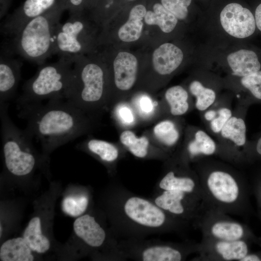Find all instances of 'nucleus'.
<instances>
[{
	"mask_svg": "<svg viewBox=\"0 0 261 261\" xmlns=\"http://www.w3.org/2000/svg\"><path fill=\"white\" fill-rule=\"evenodd\" d=\"M18 107V116L27 122L26 130L46 151L91 132L99 123L65 99Z\"/></svg>",
	"mask_w": 261,
	"mask_h": 261,
	"instance_id": "1",
	"label": "nucleus"
},
{
	"mask_svg": "<svg viewBox=\"0 0 261 261\" xmlns=\"http://www.w3.org/2000/svg\"><path fill=\"white\" fill-rule=\"evenodd\" d=\"M228 163L209 158L195 163L203 202L206 208L248 215L252 210L249 187L243 176Z\"/></svg>",
	"mask_w": 261,
	"mask_h": 261,
	"instance_id": "2",
	"label": "nucleus"
},
{
	"mask_svg": "<svg viewBox=\"0 0 261 261\" xmlns=\"http://www.w3.org/2000/svg\"><path fill=\"white\" fill-rule=\"evenodd\" d=\"M73 64L65 99L99 122L109 109L105 71L82 56L73 58Z\"/></svg>",
	"mask_w": 261,
	"mask_h": 261,
	"instance_id": "3",
	"label": "nucleus"
},
{
	"mask_svg": "<svg viewBox=\"0 0 261 261\" xmlns=\"http://www.w3.org/2000/svg\"><path fill=\"white\" fill-rule=\"evenodd\" d=\"M62 10L61 4H55L43 14L29 20L11 37L10 48L6 50L39 65L44 63L54 55V34L60 23Z\"/></svg>",
	"mask_w": 261,
	"mask_h": 261,
	"instance_id": "4",
	"label": "nucleus"
},
{
	"mask_svg": "<svg viewBox=\"0 0 261 261\" xmlns=\"http://www.w3.org/2000/svg\"><path fill=\"white\" fill-rule=\"evenodd\" d=\"M73 61V58L60 57L57 62L39 65L36 74L24 84L16 100L18 107L46 99H65Z\"/></svg>",
	"mask_w": 261,
	"mask_h": 261,
	"instance_id": "5",
	"label": "nucleus"
},
{
	"mask_svg": "<svg viewBox=\"0 0 261 261\" xmlns=\"http://www.w3.org/2000/svg\"><path fill=\"white\" fill-rule=\"evenodd\" d=\"M119 216L136 230L145 232L178 231L186 224L174 218L154 201L136 195H128L119 203Z\"/></svg>",
	"mask_w": 261,
	"mask_h": 261,
	"instance_id": "6",
	"label": "nucleus"
},
{
	"mask_svg": "<svg viewBox=\"0 0 261 261\" xmlns=\"http://www.w3.org/2000/svg\"><path fill=\"white\" fill-rule=\"evenodd\" d=\"M248 108L236 102L232 116L215 138L218 145L217 157L231 164L249 163L246 122Z\"/></svg>",
	"mask_w": 261,
	"mask_h": 261,
	"instance_id": "7",
	"label": "nucleus"
},
{
	"mask_svg": "<svg viewBox=\"0 0 261 261\" xmlns=\"http://www.w3.org/2000/svg\"><path fill=\"white\" fill-rule=\"evenodd\" d=\"M202 237L226 241L246 240L261 246V237L246 224L238 222L227 214L206 208L197 220Z\"/></svg>",
	"mask_w": 261,
	"mask_h": 261,
	"instance_id": "8",
	"label": "nucleus"
},
{
	"mask_svg": "<svg viewBox=\"0 0 261 261\" xmlns=\"http://www.w3.org/2000/svg\"><path fill=\"white\" fill-rule=\"evenodd\" d=\"M123 255L143 261H182L190 254L198 253L200 243L145 242L131 246L118 244Z\"/></svg>",
	"mask_w": 261,
	"mask_h": 261,
	"instance_id": "9",
	"label": "nucleus"
},
{
	"mask_svg": "<svg viewBox=\"0 0 261 261\" xmlns=\"http://www.w3.org/2000/svg\"><path fill=\"white\" fill-rule=\"evenodd\" d=\"M87 24L79 13H72L65 22L57 26L53 38V54L59 57L81 56L87 46Z\"/></svg>",
	"mask_w": 261,
	"mask_h": 261,
	"instance_id": "10",
	"label": "nucleus"
},
{
	"mask_svg": "<svg viewBox=\"0 0 261 261\" xmlns=\"http://www.w3.org/2000/svg\"><path fill=\"white\" fill-rule=\"evenodd\" d=\"M158 191H179L203 202L196 172L190 164L174 155L165 160V170L158 182Z\"/></svg>",
	"mask_w": 261,
	"mask_h": 261,
	"instance_id": "11",
	"label": "nucleus"
},
{
	"mask_svg": "<svg viewBox=\"0 0 261 261\" xmlns=\"http://www.w3.org/2000/svg\"><path fill=\"white\" fill-rule=\"evenodd\" d=\"M152 200L160 208L185 224L196 223L206 209L203 202L176 190H159Z\"/></svg>",
	"mask_w": 261,
	"mask_h": 261,
	"instance_id": "12",
	"label": "nucleus"
},
{
	"mask_svg": "<svg viewBox=\"0 0 261 261\" xmlns=\"http://www.w3.org/2000/svg\"><path fill=\"white\" fill-rule=\"evenodd\" d=\"M218 153L217 141L206 130L199 126L187 125L182 143L173 155L183 162L190 164L217 156Z\"/></svg>",
	"mask_w": 261,
	"mask_h": 261,
	"instance_id": "13",
	"label": "nucleus"
},
{
	"mask_svg": "<svg viewBox=\"0 0 261 261\" xmlns=\"http://www.w3.org/2000/svg\"><path fill=\"white\" fill-rule=\"evenodd\" d=\"M251 243L202 237L195 261H242L250 251Z\"/></svg>",
	"mask_w": 261,
	"mask_h": 261,
	"instance_id": "14",
	"label": "nucleus"
},
{
	"mask_svg": "<svg viewBox=\"0 0 261 261\" xmlns=\"http://www.w3.org/2000/svg\"><path fill=\"white\" fill-rule=\"evenodd\" d=\"M186 126L182 117H164L159 119L147 134L169 159L179 148Z\"/></svg>",
	"mask_w": 261,
	"mask_h": 261,
	"instance_id": "15",
	"label": "nucleus"
},
{
	"mask_svg": "<svg viewBox=\"0 0 261 261\" xmlns=\"http://www.w3.org/2000/svg\"><path fill=\"white\" fill-rule=\"evenodd\" d=\"M220 21L224 30L237 38L250 37L257 29L253 13L237 3L228 4L223 9Z\"/></svg>",
	"mask_w": 261,
	"mask_h": 261,
	"instance_id": "16",
	"label": "nucleus"
},
{
	"mask_svg": "<svg viewBox=\"0 0 261 261\" xmlns=\"http://www.w3.org/2000/svg\"><path fill=\"white\" fill-rule=\"evenodd\" d=\"M56 0H26L23 5L9 15L1 26V31L11 37L30 19L38 16L53 7Z\"/></svg>",
	"mask_w": 261,
	"mask_h": 261,
	"instance_id": "17",
	"label": "nucleus"
},
{
	"mask_svg": "<svg viewBox=\"0 0 261 261\" xmlns=\"http://www.w3.org/2000/svg\"><path fill=\"white\" fill-rule=\"evenodd\" d=\"M119 139L123 148L137 158H157L165 161L169 159L168 157L153 143L147 133L138 136L130 129H124L121 132Z\"/></svg>",
	"mask_w": 261,
	"mask_h": 261,
	"instance_id": "18",
	"label": "nucleus"
},
{
	"mask_svg": "<svg viewBox=\"0 0 261 261\" xmlns=\"http://www.w3.org/2000/svg\"><path fill=\"white\" fill-rule=\"evenodd\" d=\"M0 60V103H6L14 97L19 81L22 63L9 56L5 50Z\"/></svg>",
	"mask_w": 261,
	"mask_h": 261,
	"instance_id": "19",
	"label": "nucleus"
},
{
	"mask_svg": "<svg viewBox=\"0 0 261 261\" xmlns=\"http://www.w3.org/2000/svg\"><path fill=\"white\" fill-rule=\"evenodd\" d=\"M232 104L231 98L218 97L212 106L200 113L205 130L214 138L232 116Z\"/></svg>",
	"mask_w": 261,
	"mask_h": 261,
	"instance_id": "20",
	"label": "nucleus"
},
{
	"mask_svg": "<svg viewBox=\"0 0 261 261\" xmlns=\"http://www.w3.org/2000/svg\"><path fill=\"white\" fill-rule=\"evenodd\" d=\"M113 65L115 87L122 91L130 90L137 79L138 62L136 57L128 52H119Z\"/></svg>",
	"mask_w": 261,
	"mask_h": 261,
	"instance_id": "21",
	"label": "nucleus"
},
{
	"mask_svg": "<svg viewBox=\"0 0 261 261\" xmlns=\"http://www.w3.org/2000/svg\"><path fill=\"white\" fill-rule=\"evenodd\" d=\"M161 103L164 117H182L195 109L189 91L180 85L167 89Z\"/></svg>",
	"mask_w": 261,
	"mask_h": 261,
	"instance_id": "22",
	"label": "nucleus"
},
{
	"mask_svg": "<svg viewBox=\"0 0 261 261\" xmlns=\"http://www.w3.org/2000/svg\"><path fill=\"white\" fill-rule=\"evenodd\" d=\"M183 59V53L179 47L171 43H165L153 52V68L161 75H169L178 68Z\"/></svg>",
	"mask_w": 261,
	"mask_h": 261,
	"instance_id": "23",
	"label": "nucleus"
},
{
	"mask_svg": "<svg viewBox=\"0 0 261 261\" xmlns=\"http://www.w3.org/2000/svg\"><path fill=\"white\" fill-rule=\"evenodd\" d=\"M227 62L231 74L241 77L261 70V60L254 50L242 49L230 54Z\"/></svg>",
	"mask_w": 261,
	"mask_h": 261,
	"instance_id": "24",
	"label": "nucleus"
},
{
	"mask_svg": "<svg viewBox=\"0 0 261 261\" xmlns=\"http://www.w3.org/2000/svg\"><path fill=\"white\" fill-rule=\"evenodd\" d=\"M76 234L86 244L92 247H99L103 245L106 232L96 220L94 217L85 214L78 217L73 223Z\"/></svg>",
	"mask_w": 261,
	"mask_h": 261,
	"instance_id": "25",
	"label": "nucleus"
},
{
	"mask_svg": "<svg viewBox=\"0 0 261 261\" xmlns=\"http://www.w3.org/2000/svg\"><path fill=\"white\" fill-rule=\"evenodd\" d=\"M77 147L89 152L103 163L109 165H114L122 155L118 145L90 136L79 143Z\"/></svg>",
	"mask_w": 261,
	"mask_h": 261,
	"instance_id": "26",
	"label": "nucleus"
},
{
	"mask_svg": "<svg viewBox=\"0 0 261 261\" xmlns=\"http://www.w3.org/2000/svg\"><path fill=\"white\" fill-rule=\"evenodd\" d=\"M145 7L141 4L133 7L130 11L129 19L119 29V39L125 42L137 40L140 37L143 27V19L146 13Z\"/></svg>",
	"mask_w": 261,
	"mask_h": 261,
	"instance_id": "27",
	"label": "nucleus"
},
{
	"mask_svg": "<svg viewBox=\"0 0 261 261\" xmlns=\"http://www.w3.org/2000/svg\"><path fill=\"white\" fill-rule=\"evenodd\" d=\"M32 250L23 237H17L4 242L0 248L1 261H32Z\"/></svg>",
	"mask_w": 261,
	"mask_h": 261,
	"instance_id": "28",
	"label": "nucleus"
},
{
	"mask_svg": "<svg viewBox=\"0 0 261 261\" xmlns=\"http://www.w3.org/2000/svg\"><path fill=\"white\" fill-rule=\"evenodd\" d=\"M138 121H149L158 116L164 117L162 103L154 101L146 94H140L133 98L129 102Z\"/></svg>",
	"mask_w": 261,
	"mask_h": 261,
	"instance_id": "29",
	"label": "nucleus"
},
{
	"mask_svg": "<svg viewBox=\"0 0 261 261\" xmlns=\"http://www.w3.org/2000/svg\"><path fill=\"white\" fill-rule=\"evenodd\" d=\"M188 91L193 99L195 109L200 113L212 106L219 97L215 89L205 86L198 79L190 82Z\"/></svg>",
	"mask_w": 261,
	"mask_h": 261,
	"instance_id": "30",
	"label": "nucleus"
},
{
	"mask_svg": "<svg viewBox=\"0 0 261 261\" xmlns=\"http://www.w3.org/2000/svg\"><path fill=\"white\" fill-rule=\"evenodd\" d=\"M239 78L240 85L245 94L236 103L248 107L261 103V70Z\"/></svg>",
	"mask_w": 261,
	"mask_h": 261,
	"instance_id": "31",
	"label": "nucleus"
},
{
	"mask_svg": "<svg viewBox=\"0 0 261 261\" xmlns=\"http://www.w3.org/2000/svg\"><path fill=\"white\" fill-rule=\"evenodd\" d=\"M23 237L33 252L43 253L49 249V240L42 232L41 221L38 217H34L30 220Z\"/></svg>",
	"mask_w": 261,
	"mask_h": 261,
	"instance_id": "32",
	"label": "nucleus"
},
{
	"mask_svg": "<svg viewBox=\"0 0 261 261\" xmlns=\"http://www.w3.org/2000/svg\"><path fill=\"white\" fill-rule=\"evenodd\" d=\"M153 11L146 12L144 19L150 25H158L164 32H171L177 23V18L162 4L156 3L153 6Z\"/></svg>",
	"mask_w": 261,
	"mask_h": 261,
	"instance_id": "33",
	"label": "nucleus"
},
{
	"mask_svg": "<svg viewBox=\"0 0 261 261\" xmlns=\"http://www.w3.org/2000/svg\"><path fill=\"white\" fill-rule=\"evenodd\" d=\"M116 122L125 129H129L138 122V119L129 102L121 101L111 108Z\"/></svg>",
	"mask_w": 261,
	"mask_h": 261,
	"instance_id": "34",
	"label": "nucleus"
},
{
	"mask_svg": "<svg viewBox=\"0 0 261 261\" xmlns=\"http://www.w3.org/2000/svg\"><path fill=\"white\" fill-rule=\"evenodd\" d=\"M88 204V197L82 195L76 197H67L63 201V211L70 216L77 217L86 210Z\"/></svg>",
	"mask_w": 261,
	"mask_h": 261,
	"instance_id": "35",
	"label": "nucleus"
},
{
	"mask_svg": "<svg viewBox=\"0 0 261 261\" xmlns=\"http://www.w3.org/2000/svg\"><path fill=\"white\" fill-rule=\"evenodd\" d=\"M161 4L178 19H185L191 0H161Z\"/></svg>",
	"mask_w": 261,
	"mask_h": 261,
	"instance_id": "36",
	"label": "nucleus"
},
{
	"mask_svg": "<svg viewBox=\"0 0 261 261\" xmlns=\"http://www.w3.org/2000/svg\"><path fill=\"white\" fill-rule=\"evenodd\" d=\"M248 160L249 163L261 161V133L257 138L249 141Z\"/></svg>",
	"mask_w": 261,
	"mask_h": 261,
	"instance_id": "37",
	"label": "nucleus"
},
{
	"mask_svg": "<svg viewBox=\"0 0 261 261\" xmlns=\"http://www.w3.org/2000/svg\"><path fill=\"white\" fill-rule=\"evenodd\" d=\"M252 190L256 200L258 216L261 219V170L254 178Z\"/></svg>",
	"mask_w": 261,
	"mask_h": 261,
	"instance_id": "38",
	"label": "nucleus"
},
{
	"mask_svg": "<svg viewBox=\"0 0 261 261\" xmlns=\"http://www.w3.org/2000/svg\"><path fill=\"white\" fill-rule=\"evenodd\" d=\"M84 0H62L61 4L63 8L69 9L71 13H79Z\"/></svg>",
	"mask_w": 261,
	"mask_h": 261,
	"instance_id": "39",
	"label": "nucleus"
},
{
	"mask_svg": "<svg viewBox=\"0 0 261 261\" xmlns=\"http://www.w3.org/2000/svg\"><path fill=\"white\" fill-rule=\"evenodd\" d=\"M242 261H261V250L255 252H250Z\"/></svg>",
	"mask_w": 261,
	"mask_h": 261,
	"instance_id": "40",
	"label": "nucleus"
},
{
	"mask_svg": "<svg viewBox=\"0 0 261 261\" xmlns=\"http://www.w3.org/2000/svg\"><path fill=\"white\" fill-rule=\"evenodd\" d=\"M254 17L257 29L261 32V3L256 7Z\"/></svg>",
	"mask_w": 261,
	"mask_h": 261,
	"instance_id": "41",
	"label": "nucleus"
},
{
	"mask_svg": "<svg viewBox=\"0 0 261 261\" xmlns=\"http://www.w3.org/2000/svg\"></svg>",
	"mask_w": 261,
	"mask_h": 261,
	"instance_id": "42",
	"label": "nucleus"
}]
</instances>
